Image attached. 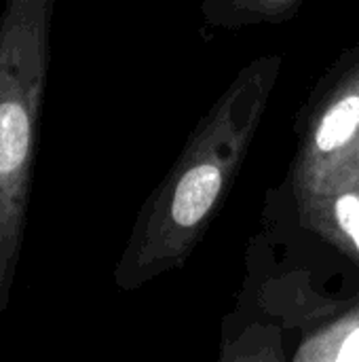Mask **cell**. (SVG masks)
Instances as JSON below:
<instances>
[{
	"instance_id": "5b68a950",
	"label": "cell",
	"mask_w": 359,
	"mask_h": 362,
	"mask_svg": "<svg viewBox=\"0 0 359 362\" xmlns=\"http://www.w3.org/2000/svg\"><path fill=\"white\" fill-rule=\"evenodd\" d=\"M339 361L343 362H359V329H355L343 344L339 352Z\"/></svg>"
},
{
	"instance_id": "7a4b0ae2",
	"label": "cell",
	"mask_w": 359,
	"mask_h": 362,
	"mask_svg": "<svg viewBox=\"0 0 359 362\" xmlns=\"http://www.w3.org/2000/svg\"><path fill=\"white\" fill-rule=\"evenodd\" d=\"M222 187V174L216 165L201 163L188 170L174 195L171 216L180 227L197 225L214 206Z\"/></svg>"
},
{
	"instance_id": "277c9868",
	"label": "cell",
	"mask_w": 359,
	"mask_h": 362,
	"mask_svg": "<svg viewBox=\"0 0 359 362\" xmlns=\"http://www.w3.org/2000/svg\"><path fill=\"white\" fill-rule=\"evenodd\" d=\"M336 218L345 233L353 240V244L359 248V197L345 195L336 204Z\"/></svg>"
},
{
	"instance_id": "3957f363",
	"label": "cell",
	"mask_w": 359,
	"mask_h": 362,
	"mask_svg": "<svg viewBox=\"0 0 359 362\" xmlns=\"http://www.w3.org/2000/svg\"><path fill=\"white\" fill-rule=\"evenodd\" d=\"M359 127V95H347L334 104L324 117L317 129V146L322 151H334L343 146Z\"/></svg>"
},
{
	"instance_id": "6da1fadb",
	"label": "cell",
	"mask_w": 359,
	"mask_h": 362,
	"mask_svg": "<svg viewBox=\"0 0 359 362\" xmlns=\"http://www.w3.org/2000/svg\"><path fill=\"white\" fill-rule=\"evenodd\" d=\"M53 8L55 0H4L0 8V314L11 305L28 233Z\"/></svg>"
}]
</instances>
